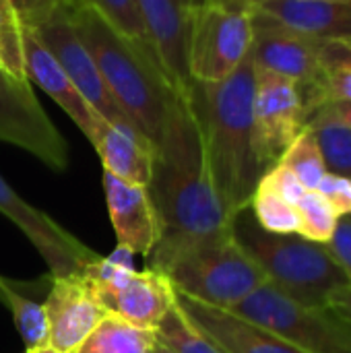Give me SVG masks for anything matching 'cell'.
<instances>
[{
    "mask_svg": "<svg viewBox=\"0 0 351 353\" xmlns=\"http://www.w3.org/2000/svg\"><path fill=\"white\" fill-rule=\"evenodd\" d=\"M147 188L161 223L151 269L163 271L182 252L234 234L236 219L217 194L186 93H178L170 105Z\"/></svg>",
    "mask_w": 351,
    "mask_h": 353,
    "instance_id": "obj_1",
    "label": "cell"
},
{
    "mask_svg": "<svg viewBox=\"0 0 351 353\" xmlns=\"http://www.w3.org/2000/svg\"><path fill=\"white\" fill-rule=\"evenodd\" d=\"M186 95L201 130L217 194L228 215L236 219L250 207V199L263 176L254 151L252 54L225 81H190Z\"/></svg>",
    "mask_w": 351,
    "mask_h": 353,
    "instance_id": "obj_2",
    "label": "cell"
},
{
    "mask_svg": "<svg viewBox=\"0 0 351 353\" xmlns=\"http://www.w3.org/2000/svg\"><path fill=\"white\" fill-rule=\"evenodd\" d=\"M68 19L128 122L157 147L170 105L180 91L155 48L124 35L89 6H70Z\"/></svg>",
    "mask_w": 351,
    "mask_h": 353,
    "instance_id": "obj_3",
    "label": "cell"
},
{
    "mask_svg": "<svg viewBox=\"0 0 351 353\" xmlns=\"http://www.w3.org/2000/svg\"><path fill=\"white\" fill-rule=\"evenodd\" d=\"M234 234L267 281L302 304L325 306L337 290L350 285L327 244L298 234H269L248 215V209L236 217Z\"/></svg>",
    "mask_w": 351,
    "mask_h": 353,
    "instance_id": "obj_4",
    "label": "cell"
},
{
    "mask_svg": "<svg viewBox=\"0 0 351 353\" xmlns=\"http://www.w3.org/2000/svg\"><path fill=\"white\" fill-rule=\"evenodd\" d=\"M174 290L201 304L230 310L267 283L236 234L182 252L163 271Z\"/></svg>",
    "mask_w": 351,
    "mask_h": 353,
    "instance_id": "obj_5",
    "label": "cell"
},
{
    "mask_svg": "<svg viewBox=\"0 0 351 353\" xmlns=\"http://www.w3.org/2000/svg\"><path fill=\"white\" fill-rule=\"evenodd\" d=\"M228 312L290 341L304 353H351V323L329 306L302 304L263 283Z\"/></svg>",
    "mask_w": 351,
    "mask_h": 353,
    "instance_id": "obj_6",
    "label": "cell"
},
{
    "mask_svg": "<svg viewBox=\"0 0 351 353\" xmlns=\"http://www.w3.org/2000/svg\"><path fill=\"white\" fill-rule=\"evenodd\" d=\"M252 48V10L201 2L188 31L190 81L219 83L232 77Z\"/></svg>",
    "mask_w": 351,
    "mask_h": 353,
    "instance_id": "obj_7",
    "label": "cell"
},
{
    "mask_svg": "<svg viewBox=\"0 0 351 353\" xmlns=\"http://www.w3.org/2000/svg\"><path fill=\"white\" fill-rule=\"evenodd\" d=\"M323 41L252 10L250 54L254 66L294 81L302 91L308 118L325 103Z\"/></svg>",
    "mask_w": 351,
    "mask_h": 353,
    "instance_id": "obj_8",
    "label": "cell"
},
{
    "mask_svg": "<svg viewBox=\"0 0 351 353\" xmlns=\"http://www.w3.org/2000/svg\"><path fill=\"white\" fill-rule=\"evenodd\" d=\"M0 143L31 153L52 172L68 170V143L41 108L31 81L4 68H0Z\"/></svg>",
    "mask_w": 351,
    "mask_h": 353,
    "instance_id": "obj_9",
    "label": "cell"
},
{
    "mask_svg": "<svg viewBox=\"0 0 351 353\" xmlns=\"http://www.w3.org/2000/svg\"><path fill=\"white\" fill-rule=\"evenodd\" d=\"M252 116L254 151L265 174L306 128L308 116L300 87L281 74L254 66Z\"/></svg>",
    "mask_w": 351,
    "mask_h": 353,
    "instance_id": "obj_10",
    "label": "cell"
},
{
    "mask_svg": "<svg viewBox=\"0 0 351 353\" xmlns=\"http://www.w3.org/2000/svg\"><path fill=\"white\" fill-rule=\"evenodd\" d=\"M0 215H4L17 230L25 234V238L43 259L52 277L79 275L91 261L99 256L41 209L29 205L2 176Z\"/></svg>",
    "mask_w": 351,
    "mask_h": 353,
    "instance_id": "obj_11",
    "label": "cell"
},
{
    "mask_svg": "<svg viewBox=\"0 0 351 353\" xmlns=\"http://www.w3.org/2000/svg\"><path fill=\"white\" fill-rule=\"evenodd\" d=\"M31 29L48 48V52L56 58V62L62 66V70L72 81L77 91L85 97V101L103 122H128V118L112 97L110 89L106 87L103 77L97 64L93 62L89 50L77 35L68 19V8L54 12L50 19Z\"/></svg>",
    "mask_w": 351,
    "mask_h": 353,
    "instance_id": "obj_12",
    "label": "cell"
},
{
    "mask_svg": "<svg viewBox=\"0 0 351 353\" xmlns=\"http://www.w3.org/2000/svg\"><path fill=\"white\" fill-rule=\"evenodd\" d=\"M43 306L48 345L74 353L108 314L81 275L52 277Z\"/></svg>",
    "mask_w": 351,
    "mask_h": 353,
    "instance_id": "obj_13",
    "label": "cell"
},
{
    "mask_svg": "<svg viewBox=\"0 0 351 353\" xmlns=\"http://www.w3.org/2000/svg\"><path fill=\"white\" fill-rule=\"evenodd\" d=\"M91 292L108 314L153 333L161 327L176 302L170 279L151 267L145 271L134 269L118 281Z\"/></svg>",
    "mask_w": 351,
    "mask_h": 353,
    "instance_id": "obj_14",
    "label": "cell"
},
{
    "mask_svg": "<svg viewBox=\"0 0 351 353\" xmlns=\"http://www.w3.org/2000/svg\"><path fill=\"white\" fill-rule=\"evenodd\" d=\"M203 0H134L145 31L159 54V60L180 93L190 85L188 74V31L190 17Z\"/></svg>",
    "mask_w": 351,
    "mask_h": 353,
    "instance_id": "obj_15",
    "label": "cell"
},
{
    "mask_svg": "<svg viewBox=\"0 0 351 353\" xmlns=\"http://www.w3.org/2000/svg\"><path fill=\"white\" fill-rule=\"evenodd\" d=\"M101 184L118 244L149 259L161 238V223L149 188L124 182L108 172L101 174Z\"/></svg>",
    "mask_w": 351,
    "mask_h": 353,
    "instance_id": "obj_16",
    "label": "cell"
},
{
    "mask_svg": "<svg viewBox=\"0 0 351 353\" xmlns=\"http://www.w3.org/2000/svg\"><path fill=\"white\" fill-rule=\"evenodd\" d=\"M176 292V290H174ZM182 312L225 353H304L290 341L215 306L201 304L176 292Z\"/></svg>",
    "mask_w": 351,
    "mask_h": 353,
    "instance_id": "obj_17",
    "label": "cell"
},
{
    "mask_svg": "<svg viewBox=\"0 0 351 353\" xmlns=\"http://www.w3.org/2000/svg\"><path fill=\"white\" fill-rule=\"evenodd\" d=\"M23 60L31 85L35 83L43 93H48L64 110V114H68V118L79 126V130L89 139V143H93L103 120L77 91L72 81L66 77L62 66L48 52V48L41 43V39L35 35L31 27H23Z\"/></svg>",
    "mask_w": 351,
    "mask_h": 353,
    "instance_id": "obj_18",
    "label": "cell"
},
{
    "mask_svg": "<svg viewBox=\"0 0 351 353\" xmlns=\"http://www.w3.org/2000/svg\"><path fill=\"white\" fill-rule=\"evenodd\" d=\"M103 172L139 186H149L153 176L155 147L130 122H103L91 143Z\"/></svg>",
    "mask_w": 351,
    "mask_h": 353,
    "instance_id": "obj_19",
    "label": "cell"
},
{
    "mask_svg": "<svg viewBox=\"0 0 351 353\" xmlns=\"http://www.w3.org/2000/svg\"><path fill=\"white\" fill-rule=\"evenodd\" d=\"M254 10L310 37L351 39V0H269Z\"/></svg>",
    "mask_w": 351,
    "mask_h": 353,
    "instance_id": "obj_20",
    "label": "cell"
},
{
    "mask_svg": "<svg viewBox=\"0 0 351 353\" xmlns=\"http://www.w3.org/2000/svg\"><path fill=\"white\" fill-rule=\"evenodd\" d=\"M153 331L139 329L114 314H106L74 353H155Z\"/></svg>",
    "mask_w": 351,
    "mask_h": 353,
    "instance_id": "obj_21",
    "label": "cell"
},
{
    "mask_svg": "<svg viewBox=\"0 0 351 353\" xmlns=\"http://www.w3.org/2000/svg\"><path fill=\"white\" fill-rule=\"evenodd\" d=\"M0 304L10 312L14 329L27 350L48 345V327L43 306L31 300L17 283L0 275Z\"/></svg>",
    "mask_w": 351,
    "mask_h": 353,
    "instance_id": "obj_22",
    "label": "cell"
},
{
    "mask_svg": "<svg viewBox=\"0 0 351 353\" xmlns=\"http://www.w3.org/2000/svg\"><path fill=\"white\" fill-rule=\"evenodd\" d=\"M155 337L172 353H225L194 327V323L182 312L178 302H174L170 314L155 331Z\"/></svg>",
    "mask_w": 351,
    "mask_h": 353,
    "instance_id": "obj_23",
    "label": "cell"
},
{
    "mask_svg": "<svg viewBox=\"0 0 351 353\" xmlns=\"http://www.w3.org/2000/svg\"><path fill=\"white\" fill-rule=\"evenodd\" d=\"M254 221L269 234H298L300 217L296 205H290L285 199H281L275 190H271L267 184L259 180L254 194L250 199V207Z\"/></svg>",
    "mask_w": 351,
    "mask_h": 353,
    "instance_id": "obj_24",
    "label": "cell"
},
{
    "mask_svg": "<svg viewBox=\"0 0 351 353\" xmlns=\"http://www.w3.org/2000/svg\"><path fill=\"white\" fill-rule=\"evenodd\" d=\"M277 163L285 165L302 182L306 190H317L321 178L327 174V165L319 141L308 126L296 137V141L285 149V153Z\"/></svg>",
    "mask_w": 351,
    "mask_h": 353,
    "instance_id": "obj_25",
    "label": "cell"
},
{
    "mask_svg": "<svg viewBox=\"0 0 351 353\" xmlns=\"http://www.w3.org/2000/svg\"><path fill=\"white\" fill-rule=\"evenodd\" d=\"M325 103L351 101V39L323 41Z\"/></svg>",
    "mask_w": 351,
    "mask_h": 353,
    "instance_id": "obj_26",
    "label": "cell"
},
{
    "mask_svg": "<svg viewBox=\"0 0 351 353\" xmlns=\"http://www.w3.org/2000/svg\"><path fill=\"white\" fill-rule=\"evenodd\" d=\"M296 209L300 217L298 236L317 244H329L339 223V215L329 205V201L319 190H306Z\"/></svg>",
    "mask_w": 351,
    "mask_h": 353,
    "instance_id": "obj_27",
    "label": "cell"
},
{
    "mask_svg": "<svg viewBox=\"0 0 351 353\" xmlns=\"http://www.w3.org/2000/svg\"><path fill=\"white\" fill-rule=\"evenodd\" d=\"M306 126L314 132L327 172L351 180V130L327 120H308Z\"/></svg>",
    "mask_w": 351,
    "mask_h": 353,
    "instance_id": "obj_28",
    "label": "cell"
},
{
    "mask_svg": "<svg viewBox=\"0 0 351 353\" xmlns=\"http://www.w3.org/2000/svg\"><path fill=\"white\" fill-rule=\"evenodd\" d=\"M70 6H89L97 10L108 23H112L124 35L153 46L139 17L134 0H68V8Z\"/></svg>",
    "mask_w": 351,
    "mask_h": 353,
    "instance_id": "obj_29",
    "label": "cell"
},
{
    "mask_svg": "<svg viewBox=\"0 0 351 353\" xmlns=\"http://www.w3.org/2000/svg\"><path fill=\"white\" fill-rule=\"evenodd\" d=\"M0 68L14 77H27L23 60V25L10 12L0 10Z\"/></svg>",
    "mask_w": 351,
    "mask_h": 353,
    "instance_id": "obj_30",
    "label": "cell"
},
{
    "mask_svg": "<svg viewBox=\"0 0 351 353\" xmlns=\"http://www.w3.org/2000/svg\"><path fill=\"white\" fill-rule=\"evenodd\" d=\"M23 27H35L54 12L68 8V0H6Z\"/></svg>",
    "mask_w": 351,
    "mask_h": 353,
    "instance_id": "obj_31",
    "label": "cell"
},
{
    "mask_svg": "<svg viewBox=\"0 0 351 353\" xmlns=\"http://www.w3.org/2000/svg\"><path fill=\"white\" fill-rule=\"evenodd\" d=\"M261 182L267 184L271 190H275L281 199H285L290 205H298V201L304 196L306 188L302 186V182L281 163H275L273 168H269L263 176Z\"/></svg>",
    "mask_w": 351,
    "mask_h": 353,
    "instance_id": "obj_32",
    "label": "cell"
},
{
    "mask_svg": "<svg viewBox=\"0 0 351 353\" xmlns=\"http://www.w3.org/2000/svg\"><path fill=\"white\" fill-rule=\"evenodd\" d=\"M317 190L329 201V205L335 209L339 217H351V180L327 172Z\"/></svg>",
    "mask_w": 351,
    "mask_h": 353,
    "instance_id": "obj_33",
    "label": "cell"
},
{
    "mask_svg": "<svg viewBox=\"0 0 351 353\" xmlns=\"http://www.w3.org/2000/svg\"><path fill=\"white\" fill-rule=\"evenodd\" d=\"M327 248L351 285V217H339V223Z\"/></svg>",
    "mask_w": 351,
    "mask_h": 353,
    "instance_id": "obj_34",
    "label": "cell"
},
{
    "mask_svg": "<svg viewBox=\"0 0 351 353\" xmlns=\"http://www.w3.org/2000/svg\"><path fill=\"white\" fill-rule=\"evenodd\" d=\"M308 120H327L351 130V101H327Z\"/></svg>",
    "mask_w": 351,
    "mask_h": 353,
    "instance_id": "obj_35",
    "label": "cell"
},
{
    "mask_svg": "<svg viewBox=\"0 0 351 353\" xmlns=\"http://www.w3.org/2000/svg\"><path fill=\"white\" fill-rule=\"evenodd\" d=\"M325 306H329L333 312H337L341 319H345L348 323H351V285H345V288L337 290L329 298V302Z\"/></svg>",
    "mask_w": 351,
    "mask_h": 353,
    "instance_id": "obj_36",
    "label": "cell"
},
{
    "mask_svg": "<svg viewBox=\"0 0 351 353\" xmlns=\"http://www.w3.org/2000/svg\"><path fill=\"white\" fill-rule=\"evenodd\" d=\"M203 2L219 4V6H228V8H240V10H254L269 0H203Z\"/></svg>",
    "mask_w": 351,
    "mask_h": 353,
    "instance_id": "obj_37",
    "label": "cell"
},
{
    "mask_svg": "<svg viewBox=\"0 0 351 353\" xmlns=\"http://www.w3.org/2000/svg\"><path fill=\"white\" fill-rule=\"evenodd\" d=\"M25 353H64L60 352V350H56V347H52V345H43V347H35V350H27Z\"/></svg>",
    "mask_w": 351,
    "mask_h": 353,
    "instance_id": "obj_38",
    "label": "cell"
},
{
    "mask_svg": "<svg viewBox=\"0 0 351 353\" xmlns=\"http://www.w3.org/2000/svg\"><path fill=\"white\" fill-rule=\"evenodd\" d=\"M0 10H4V12H10V14H14V12L10 10V6H8V2H6V0H0Z\"/></svg>",
    "mask_w": 351,
    "mask_h": 353,
    "instance_id": "obj_39",
    "label": "cell"
},
{
    "mask_svg": "<svg viewBox=\"0 0 351 353\" xmlns=\"http://www.w3.org/2000/svg\"><path fill=\"white\" fill-rule=\"evenodd\" d=\"M155 353H172L166 345H161L159 341H157V345H155Z\"/></svg>",
    "mask_w": 351,
    "mask_h": 353,
    "instance_id": "obj_40",
    "label": "cell"
}]
</instances>
